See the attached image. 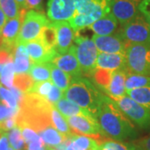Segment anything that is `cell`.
<instances>
[{
    "instance_id": "21",
    "label": "cell",
    "mask_w": 150,
    "mask_h": 150,
    "mask_svg": "<svg viewBox=\"0 0 150 150\" xmlns=\"http://www.w3.org/2000/svg\"><path fill=\"white\" fill-rule=\"evenodd\" d=\"M32 64L25 44H18L13 59L15 74H28Z\"/></svg>"
},
{
    "instance_id": "9",
    "label": "cell",
    "mask_w": 150,
    "mask_h": 150,
    "mask_svg": "<svg viewBox=\"0 0 150 150\" xmlns=\"http://www.w3.org/2000/svg\"><path fill=\"white\" fill-rule=\"evenodd\" d=\"M74 134L92 138L98 142L101 139V130L97 119L91 115H75L66 118Z\"/></svg>"
},
{
    "instance_id": "19",
    "label": "cell",
    "mask_w": 150,
    "mask_h": 150,
    "mask_svg": "<svg viewBox=\"0 0 150 150\" xmlns=\"http://www.w3.org/2000/svg\"><path fill=\"white\" fill-rule=\"evenodd\" d=\"M59 146L62 150H97L98 144L96 140L89 137L72 134Z\"/></svg>"
},
{
    "instance_id": "36",
    "label": "cell",
    "mask_w": 150,
    "mask_h": 150,
    "mask_svg": "<svg viewBox=\"0 0 150 150\" xmlns=\"http://www.w3.org/2000/svg\"><path fill=\"white\" fill-rule=\"evenodd\" d=\"M33 83L34 82L29 74H15L13 86L23 93H25L32 87Z\"/></svg>"
},
{
    "instance_id": "31",
    "label": "cell",
    "mask_w": 150,
    "mask_h": 150,
    "mask_svg": "<svg viewBox=\"0 0 150 150\" xmlns=\"http://www.w3.org/2000/svg\"><path fill=\"white\" fill-rule=\"evenodd\" d=\"M14 76H15V70H14L13 62L4 65L0 74L1 84L5 86L8 88H11L12 87H13Z\"/></svg>"
},
{
    "instance_id": "43",
    "label": "cell",
    "mask_w": 150,
    "mask_h": 150,
    "mask_svg": "<svg viewBox=\"0 0 150 150\" xmlns=\"http://www.w3.org/2000/svg\"><path fill=\"white\" fill-rule=\"evenodd\" d=\"M136 150H150V136L134 143Z\"/></svg>"
},
{
    "instance_id": "35",
    "label": "cell",
    "mask_w": 150,
    "mask_h": 150,
    "mask_svg": "<svg viewBox=\"0 0 150 150\" xmlns=\"http://www.w3.org/2000/svg\"><path fill=\"white\" fill-rule=\"evenodd\" d=\"M0 101L13 109H18L19 104L10 89L0 83Z\"/></svg>"
},
{
    "instance_id": "28",
    "label": "cell",
    "mask_w": 150,
    "mask_h": 150,
    "mask_svg": "<svg viewBox=\"0 0 150 150\" xmlns=\"http://www.w3.org/2000/svg\"><path fill=\"white\" fill-rule=\"evenodd\" d=\"M126 94L134 101L150 110V86L134 88L126 91Z\"/></svg>"
},
{
    "instance_id": "46",
    "label": "cell",
    "mask_w": 150,
    "mask_h": 150,
    "mask_svg": "<svg viewBox=\"0 0 150 150\" xmlns=\"http://www.w3.org/2000/svg\"><path fill=\"white\" fill-rule=\"evenodd\" d=\"M26 1L27 0H16V2L21 9H26Z\"/></svg>"
},
{
    "instance_id": "42",
    "label": "cell",
    "mask_w": 150,
    "mask_h": 150,
    "mask_svg": "<svg viewBox=\"0 0 150 150\" xmlns=\"http://www.w3.org/2000/svg\"><path fill=\"white\" fill-rule=\"evenodd\" d=\"M27 150H48V146L44 144L43 140H37L27 144Z\"/></svg>"
},
{
    "instance_id": "26",
    "label": "cell",
    "mask_w": 150,
    "mask_h": 150,
    "mask_svg": "<svg viewBox=\"0 0 150 150\" xmlns=\"http://www.w3.org/2000/svg\"><path fill=\"white\" fill-rule=\"evenodd\" d=\"M51 122L52 125L61 134H64L66 136H71L74 134L70 129V126L67 119L57 110V108L53 106L51 109Z\"/></svg>"
},
{
    "instance_id": "23",
    "label": "cell",
    "mask_w": 150,
    "mask_h": 150,
    "mask_svg": "<svg viewBox=\"0 0 150 150\" xmlns=\"http://www.w3.org/2000/svg\"><path fill=\"white\" fill-rule=\"evenodd\" d=\"M38 134L40 136L41 139L43 140L44 144L51 148L59 147L68 139V136L61 134L53 125L46 127L45 129L39 131Z\"/></svg>"
},
{
    "instance_id": "32",
    "label": "cell",
    "mask_w": 150,
    "mask_h": 150,
    "mask_svg": "<svg viewBox=\"0 0 150 150\" xmlns=\"http://www.w3.org/2000/svg\"><path fill=\"white\" fill-rule=\"evenodd\" d=\"M8 136L11 148L14 150H23L25 147L26 144L23 138L21 129L18 125L8 132Z\"/></svg>"
},
{
    "instance_id": "25",
    "label": "cell",
    "mask_w": 150,
    "mask_h": 150,
    "mask_svg": "<svg viewBox=\"0 0 150 150\" xmlns=\"http://www.w3.org/2000/svg\"><path fill=\"white\" fill-rule=\"evenodd\" d=\"M28 74L34 82H45L51 80V71L48 63L32 64Z\"/></svg>"
},
{
    "instance_id": "20",
    "label": "cell",
    "mask_w": 150,
    "mask_h": 150,
    "mask_svg": "<svg viewBox=\"0 0 150 150\" xmlns=\"http://www.w3.org/2000/svg\"><path fill=\"white\" fill-rule=\"evenodd\" d=\"M118 22L112 16L111 13L103 16L98 20L91 24L88 28H90L95 35L98 36H107L111 35L117 32Z\"/></svg>"
},
{
    "instance_id": "16",
    "label": "cell",
    "mask_w": 150,
    "mask_h": 150,
    "mask_svg": "<svg viewBox=\"0 0 150 150\" xmlns=\"http://www.w3.org/2000/svg\"><path fill=\"white\" fill-rule=\"evenodd\" d=\"M25 47L33 64H45L51 62L58 54L55 49L47 48L40 38L25 43Z\"/></svg>"
},
{
    "instance_id": "22",
    "label": "cell",
    "mask_w": 150,
    "mask_h": 150,
    "mask_svg": "<svg viewBox=\"0 0 150 150\" xmlns=\"http://www.w3.org/2000/svg\"><path fill=\"white\" fill-rule=\"evenodd\" d=\"M65 118L73 117L75 115H91L90 112L79 105L75 104L73 102L67 99L65 97H63L54 105Z\"/></svg>"
},
{
    "instance_id": "17",
    "label": "cell",
    "mask_w": 150,
    "mask_h": 150,
    "mask_svg": "<svg viewBox=\"0 0 150 150\" xmlns=\"http://www.w3.org/2000/svg\"><path fill=\"white\" fill-rule=\"evenodd\" d=\"M128 74L129 73L125 69L112 71L110 83L106 91V93L112 100H117L126 95L125 82Z\"/></svg>"
},
{
    "instance_id": "15",
    "label": "cell",
    "mask_w": 150,
    "mask_h": 150,
    "mask_svg": "<svg viewBox=\"0 0 150 150\" xmlns=\"http://www.w3.org/2000/svg\"><path fill=\"white\" fill-rule=\"evenodd\" d=\"M59 69L63 70L71 76L72 79L82 77L83 73L79 63L77 59L74 52L70 48L69 51L65 54H57L51 61Z\"/></svg>"
},
{
    "instance_id": "12",
    "label": "cell",
    "mask_w": 150,
    "mask_h": 150,
    "mask_svg": "<svg viewBox=\"0 0 150 150\" xmlns=\"http://www.w3.org/2000/svg\"><path fill=\"white\" fill-rule=\"evenodd\" d=\"M75 14L74 0H48L47 15L51 22L69 21Z\"/></svg>"
},
{
    "instance_id": "41",
    "label": "cell",
    "mask_w": 150,
    "mask_h": 150,
    "mask_svg": "<svg viewBox=\"0 0 150 150\" xmlns=\"http://www.w3.org/2000/svg\"><path fill=\"white\" fill-rule=\"evenodd\" d=\"M27 10H43V0H27L26 1Z\"/></svg>"
},
{
    "instance_id": "50",
    "label": "cell",
    "mask_w": 150,
    "mask_h": 150,
    "mask_svg": "<svg viewBox=\"0 0 150 150\" xmlns=\"http://www.w3.org/2000/svg\"><path fill=\"white\" fill-rule=\"evenodd\" d=\"M9 150H14V149H13V148H10V149H9Z\"/></svg>"
},
{
    "instance_id": "33",
    "label": "cell",
    "mask_w": 150,
    "mask_h": 150,
    "mask_svg": "<svg viewBox=\"0 0 150 150\" xmlns=\"http://www.w3.org/2000/svg\"><path fill=\"white\" fill-rule=\"evenodd\" d=\"M97 150H136L134 143H124L122 141H105L98 144Z\"/></svg>"
},
{
    "instance_id": "5",
    "label": "cell",
    "mask_w": 150,
    "mask_h": 150,
    "mask_svg": "<svg viewBox=\"0 0 150 150\" xmlns=\"http://www.w3.org/2000/svg\"><path fill=\"white\" fill-rule=\"evenodd\" d=\"M125 69L131 74L150 77V45L131 44L125 52Z\"/></svg>"
},
{
    "instance_id": "4",
    "label": "cell",
    "mask_w": 150,
    "mask_h": 150,
    "mask_svg": "<svg viewBox=\"0 0 150 150\" xmlns=\"http://www.w3.org/2000/svg\"><path fill=\"white\" fill-rule=\"evenodd\" d=\"M79 63L83 74L90 76L96 69L97 57L98 51L93 39L79 34L75 35L74 43L71 47Z\"/></svg>"
},
{
    "instance_id": "6",
    "label": "cell",
    "mask_w": 150,
    "mask_h": 150,
    "mask_svg": "<svg viewBox=\"0 0 150 150\" xmlns=\"http://www.w3.org/2000/svg\"><path fill=\"white\" fill-rule=\"evenodd\" d=\"M117 33L127 47L131 44L150 45V24L141 13L131 21L122 25Z\"/></svg>"
},
{
    "instance_id": "37",
    "label": "cell",
    "mask_w": 150,
    "mask_h": 150,
    "mask_svg": "<svg viewBox=\"0 0 150 150\" xmlns=\"http://www.w3.org/2000/svg\"><path fill=\"white\" fill-rule=\"evenodd\" d=\"M18 127L21 129L22 135H23V138L25 141L26 144H28V143L33 142V141L41 139L40 136L38 135L37 132L34 131L33 129H31L30 127L26 126V125H19Z\"/></svg>"
},
{
    "instance_id": "10",
    "label": "cell",
    "mask_w": 150,
    "mask_h": 150,
    "mask_svg": "<svg viewBox=\"0 0 150 150\" xmlns=\"http://www.w3.org/2000/svg\"><path fill=\"white\" fill-rule=\"evenodd\" d=\"M141 2L142 0H111L110 13L121 25H123L139 14Z\"/></svg>"
},
{
    "instance_id": "47",
    "label": "cell",
    "mask_w": 150,
    "mask_h": 150,
    "mask_svg": "<svg viewBox=\"0 0 150 150\" xmlns=\"http://www.w3.org/2000/svg\"><path fill=\"white\" fill-rule=\"evenodd\" d=\"M48 150H57V149H54V148H51V147H48Z\"/></svg>"
},
{
    "instance_id": "2",
    "label": "cell",
    "mask_w": 150,
    "mask_h": 150,
    "mask_svg": "<svg viewBox=\"0 0 150 150\" xmlns=\"http://www.w3.org/2000/svg\"><path fill=\"white\" fill-rule=\"evenodd\" d=\"M105 96L92 81L83 77L72 79L69 87L64 93L67 99L88 110L95 118Z\"/></svg>"
},
{
    "instance_id": "49",
    "label": "cell",
    "mask_w": 150,
    "mask_h": 150,
    "mask_svg": "<svg viewBox=\"0 0 150 150\" xmlns=\"http://www.w3.org/2000/svg\"><path fill=\"white\" fill-rule=\"evenodd\" d=\"M1 44H2V39H1V36H0V48H1Z\"/></svg>"
},
{
    "instance_id": "27",
    "label": "cell",
    "mask_w": 150,
    "mask_h": 150,
    "mask_svg": "<svg viewBox=\"0 0 150 150\" xmlns=\"http://www.w3.org/2000/svg\"><path fill=\"white\" fill-rule=\"evenodd\" d=\"M112 73V71H109V70L96 69L95 70H93V72L89 77L92 79V82L93 83L94 85L106 93L110 83Z\"/></svg>"
},
{
    "instance_id": "14",
    "label": "cell",
    "mask_w": 150,
    "mask_h": 150,
    "mask_svg": "<svg viewBox=\"0 0 150 150\" xmlns=\"http://www.w3.org/2000/svg\"><path fill=\"white\" fill-rule=\"evenodd\" d=\"M53 23L57 33V45L55 50L58 54L68 53L74 44L76 32L68 21Z\"/></svg>"
},
{
    "instance_id": "44",
    "label": "cell",
    "mask_w": 150,
    "mask_h": 150,
    "mask_svg": "<svg viewBox=\"0 0 150 150\" xmlns=\"http://www.w3.org/2000/svg\"><path fill=\"white\" fill-rule=\"evenodd\" d=\"M10 148L8 132H4L0 138V150H9Z\"/></svg>"
},
{
    "instance_id": "7",
    "label": "cell",
    "mask_w": 150,
    "mask_h": 150,
    "mask_svg": "<svg viewBox=\"0 0 150 150\" xmlns=\"http://www.w3.org/2000/svg\"><path fill=\"white\" fill-rule=\"evenodd\" d=\"M49 22V19L43 13L36 10H28L22 24L17 44H25L39 38L43 28Z\"/></svg>"
},
{
    "instance_id": "3",
    "label": "cell",
    "mask_w": 150,
    "mask_h": 150,
    "mask_svg": "<svg viewBox=\"0 0 150 150\" xmlns=\"http://www.w3.org/2000/svg\"><path fill=\"white\" fill-rule=\"evenodd\" d=\"M111 0H74L75 14L69 23L75 32L88 28L110 13Z\"/></svg>"
},
{
    "instance_id": "45",
    "label": "cell",
    "mask_w": 150,
    "mask_h": 150,
    "mask_svg": "<svg viewBox=\"0 0 150 150\" xmlns=\"http://www.w3.org/2000/svg\"><path fill=\"white\" fill-rule=\"evenodd\" d=\"M8 21V18L4 14V11L2 10L1 7H0V36H1V33H2V31H3V28L5 25L6 22Z\"/></svg>"
},
{
    "instance_id": "30",
    "label": "cell",
    "mask_w": 150,
    "mask_h": 150,
    "mask_svg": "<svg viewBox=\"0 0 150 150\" xmlns=\"http://www.w3.org/2000/svg\"><path fill=\"white\" fill-rule=\"evenodd\" d=\"M150 86V77L144 75L131 74H129L125 82L126 91H129L134 88L149 87Z\"/></svg>"
},
{
    "instance_id": "8",
    "label": "cell",
    "mask_w": 150,
    "mask_h": 150,
    "mask_svg": "<svg viewBox=\"0 0 150 150\" xmlns=\"http://www.w3.org/2000/svg\"><path fill=\"white\" fill-rule=\"evenodd\" d=\"M113 101L129 120L142 129H149L150 110L149 108L134 101L127 94Z\"/></svg>"
},
{
    "instance_id": "1",
    "label": "cell",
    "mask_w": 150,
    "mask_h": 150,
    "mask_svg": "<svg viewBox=\"0 0 150 150\" xmlns=\"http://www.w3.org/2000/svg\"><path fill=\"white\" fill-rule=\"evenodd\" d=\"M96 119L101 133L115 141H123L135 138L137 132L116 103L109 97L105 96L97 112Z\"/></svg>"
},
{
    "instance_id": "48",
    "label": "cell",
    "mask_w": 150,
    "mask_h": 150,
    "mask_svg": "<svg viewBox=\"0 0 150 150\" xmlns=\"http://www.w3.org/2000/svg\"><path fill=\"white\" fill-rule=\"evenodd\" d=\"M2 69H3V67H2V65L0 64V74H1V71H2Z\"/></svg>"
},
{
    "instance_id": "18",
    "label": "cell",
    "mask_w": 150,
    "mask_h": 150,
    "mask_svg": "<svg viewBox=\"0 0 150 150\" xmlns=\"http://www.w3.org/2000/svg\"><path fill=\"white\" fill-rule=\"evenodd\" d=\"M125 54H105L98 53L97 57L96 69L115 71L125 69Z\"/></svg>"
},
{
    "instance_id": "24",
    "label": "cell",
    "mask_w": 150,
    "mask_h": 150,
    "mask_svg": "<svg viewBox=\"0 0 150 150\" xmlns=\"http://www.w3.org/2000/svg\"><path fill=\"white\" fill-rule=\"evenodd\" d=\"M48 64L51 71V81L53 82L54 85L57 86L59 89H61L64 93L69 87L70 82L72 79L71 76L59 69L53 63L48 62Z\"/></svg>"
},
{
    "instance_id": "38",
    "label": "cell",
    "mask_w": 150,
    "mask_h": 150,
    "mask_svg": "<svg viewBox=\"0 0 150 150\" xmlns=\"http://www.w3.org/2000/svg\"><path fill=\"white\" fill-rule=\"evenodd\" d=\"M18 111H19V108L13 109V108L8 107L5 104H4L3 103H0V123L8 119V118L17 116L18 113Z\"/></svg>"
},
{
    "instance_id": "39",
    "label": "cell",
    "mask_w": 150,
    "mask_h": 150,
    "mask_svg": "<svg viewBox=\"0 0 150 150\" xmlns=\"http://www.w3.org/2000/svg\"><path fill=\"white\" fill-rule=\"evenodd\" d=\"M13 59H14V52L3 47L0 48V64L2 66L11 62H13Z\"/></svg>"
},
{
    "instance_id": "34",
    "label": "cell",
    "mask_w": 150,
    "mask_h": 150,
    "mask_svg": "<svg viewBox=\"0 0 150 150\" xmlns=\"http://www.w3.org/2000/svg\"><path fill=\"white\" fill-rule=\"evenodd\" d=\"M0 7L8 19L16 18L21 12L16 0H0Z\"/></svg>"
},
{
    "instance_id": "11",
    "label": "cell",
    "mask_w": 150,
    "mask_h": 150,
    "mask_svg": "<svg viewBox=\"0 0 150 150\" xmlns=\"http://www.w3.org/2000/svg\"><path fill=\"white\" fill-rule=\"evenodd\" d=\"M26 9H21L19 15L14 18L8 19L1 33L2 44L1 47L8 48L15 53L17 46V40L20 33L22 24L24 19Z\"/></svg>"
},
{
    "instance_id": "13",
    "label": "cell",
    "mask_w": 150,
    "mask_h": 150,
    "mask_svg": "<svg viewBox=\"0 0 150 150\" xmlns=\"http://www.w3.org/2000/svg\"><path fill=\"white\" fill-rule=\"evenodd\" d=\"M92 39L96 45L98 53L105 54H125L127 46L122 38L116 32L111 35H93Z\"/></svg>"
},
{
    "instance_id": "29",
    "label": "cell",
    "mask_w": 150,
    "mask_h": 150,
    "mask_svg": "<svg viewBox=\"0 0 150 150\" xmlns=\"http://www.w3.org/2000/svg\"><path fill=\"white\" fill-rule=\"evenodd\" d=\"M39 38L47 48L55 49L57 45V33L53 22L50 21L43 28Z\"/></svg>"
},
{
    "instance_id": "40",
    "label": "cell",
    "mask_w": 150,
    "mask_h": 150,
    "mask_svg": "<svg viewBox=\"0 0 150 150\" xmlns=\"http://www.w3.org/2000/svg\"><path fill=\"white\" fill-rule=\"evenodd\" d=\"M139 12L150 24V0H142L139 5Z\"/></svg>"
}]
</instances>
